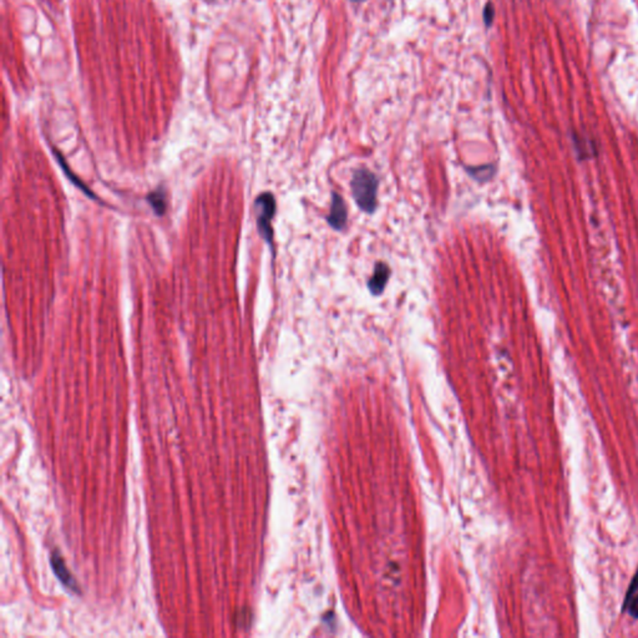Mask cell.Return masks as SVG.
<instances>
[{
	"label": "cell",
	"mask_w": 638,
	"mask_h": 638,
	"mask_svg": "<svg viewBox=\"0 0 638 638\" xmlns=\"http://www.w3.org/2000/svg\"><path fill=\"white\" fill-rule=\"evenodd\" d=\"M276 212V200L272 193H262L261 196L255 200V213H257V224L258 229L261 232L262 237L266 239L268 243H272L271 222Z\"/></svg>",
	"instance_id": "2"
},
{
	"label": "cell",
	"mask_w": 638,
	"mask_h": 638,
	"mask_svg": "<svg viewBox=\"0 0 638 638\" xmlns=\"http://www.w3.org/2000/svg\"><path fill=\"white\" fill-rule=\"evenodd\" d=\"M623 611H627L633 618H638V592L632 596L630 601L623 603Z\"/></svg>",
	"instance_id": "7"
},
{
	"label": "cell",
	"mask_w": 638,
	"mask_h": 638,
	"mask_svg": "<svg viewBox=\"0 0 638 638\" xmlns=\"http://www.w3.org/2000/svg\"><path fill=\"white\" fill-rule=\"evenodd\" d=\"M150 200H151V203H152L155 207H156V210H157V212H162V211H164L165 201H164L162 193H152V195L150 196Z\"/></svg>",
	"instance_id": "9"
},
{
	"label": "cell",
	"mask_w": 638,
	"mask_h": 638,
	"mask_svg": "<svg viewBox=\"0 0 638 638\" xmlns=\"http://www.w3.org/2000/svg\"><path fill=\"white\" fill-rule=\"evenodd\" d=\"M587 144H590V143H587L586 140H582V138H579V136H576L574 138V146H576V149H577V152L580 155V157H590L591 155V145L587 146Z\"/></svg>",
	"instance_id": "6"
},
{
	"label": "cell",
	"mask_w": 638,
	"mask_h": 638,
	"mask_svg": "<svg viewBox=\"0 0 638 638\" xmlns=\"http://www.w3.org/2000/svg\"><path fill=\"white\" fill-rule=\"evenodd\" d=\"M328 222L332 226V229H337V231L344 229L347 224L346 203L343 201V198L335 192L332 193V206H330Z\"/></svg>",
	"instance_id": "3"
},
{
	"label": "cell",
	"mask_w": 638,
	"mask_h": 638,
	"mask_svg": "<svg viewBox=\"0 0 638 638\" xmlns=\"http://www.w3.org/2000/svg\"><path fill=\"white\" fill-rule=\"evenodd\" d=\"M52 566H53L54 572L58 576L59 580L61 581L66 587H69L70 590L79 592V586L66 569V565H65L61 555H59L58 553H54L52 555Z\"/></svg>",
	"instance_id": "5"
},
{
	"label": "cell",
	"mask_w": 638,
	"mask_h": 638,
	"mask_svg": "<svg viewBox=\"0 0 638 638\" xmlns=\"http://www.w3.org/2000/svg\"><path fill=\"white\" fill-rule=\"evenodd\" d=\"M377 176L368 169H358L351 177V193L359 208L373 213L377 208Z\"/></svg>",
	"instance_id": "1"
},
{
	"label": "cell",
	"mask_w": 638,
	"mask_h": 638,
	"mask_svg": "<svg viewBox=\"0 0 638 638\" xmlns=\"http://www.w3.org/2000/svg\"><path fill=\"white\" fill-rule=\"evenodd\" d=\"M636 592H638V569L637 572H636V574H634V576H633L631 584H630V586H628L627 594H626V597H625V603L630 601V600L632 598V596L634 595Z\"/></svg>",
	"instance_id": "8"
},
{
	"label": "cell",
	"mask_w": 638,
	"mask_h": 638,
	"mask_svg": "<svg viewBox=\"0 0 638 638\" xmlns=\"http://www.w3.org/2000/svg\"><path fill=\"white\" fill-rule=\"evenodd\" d=\"M389 277H390V268L387 266V263L383 262H378L374 267V273L372 278L368 282L369 291L374 296H380L385 289V286L388 283Z\"/></svg>",
	"instance_id": "4"
}]
</instances>
